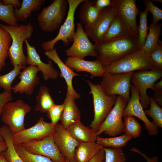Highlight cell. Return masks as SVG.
Listing matches in <instances>:
<instances>
[{
	"instance_id": "8fae6325",
	"label": "cell",
	"mask_w": 162,
	"mask_h": 162,
	"mask_svg": "<svg viewBox=\"0 0 162 162\" xmlns=\"http://www.w3.org/2000/svg\"><path fill=\"white\" fill-rule=\"evenodd\" d=\"M29 152L47 157L54 162H70L67 161L56 144L53 135L40 140H32L21 144Z\"/></svg>"
},
{
	"instance_id": "4dcf8cb0",
	"label": "cell",
	"mask_w": 162,
	"mask_h": 162,
	"mask_svg": "<svg viewBox=\"0 0 162 162\" xmlns=\"http://www.w3.org/2000/svg\"><path fill=\"white\" fill-rule=\"evenodd\" d=\"M131 138L125 134L110 138H104L98 136L96 141L98 144L104 148H122L125 146Z\"/></svg>"
},
{
	"instance_id": "816d5d0a",
	"label": "cell",
	"mask_w": 162,
	"mask_h": 162,
	"mask_svg": "<svg viewBox=\"0 0 162 162\" xmlns=\"http://www.w3.org/2000/svg\"><path fill=\"white\" fill-rule=\"evenodd\" d=\"M0 162H8L3 152L0 153Z\"/></svg>"
},
{
	"instance_id": "60d3db41",
	"label": "cell",
	"mask_w": 162,
	"mask_h": 162,
	"mask_svg": "<svg viewBox=\"0 0 162 162\" xmlns=\"http://www.w3.org/2000/svg\"><path fill=\"white\" fill-rule=\"evenodd\" d=\"M156 69L162 70V42L160 40L157 47L149 55Z\"/></svg>"
},
{
	"instance_id": "8992f818",
	"label": "cell",
	"mask_w": 162,
	"mask_h": 162,
	"mask_svg": "<svg viewBox=\"0 0 162 162\" xmlns=\"http://www.w3.org/2000/svg\"><path fill=\"white\" fill-rule=\"evenodd\" d=\"M31 107L21 99L8 102L4 106L1 116L2 121L8 126L12 134L25 128L24 118Z\"/></svg>"
},
{
	"instance_id": "484cf974",
	"label": "cell",
	"mask_w": 162,
	"mask_h": 162,
	"mask_svg": "<svg viewBox=\"0 0 162 162\" xmlns=\"http://www.w3.org/2000/svg\"><path fill=\"white\" fill-rule=\"evenodd\" d=\"M0 135L7 145V149L3 153L8 162H24L17 152L13 143L12 134L9 127L4 125L0 127Z\"/></svg>"
},
{
	"instance_id": "db71d44e",
	"label": "cell",
	"mask_w": 162,
	"mask_h": 162,
	"mask_svg": "<svg viewBox=\"0 0 162 162\" xmlns=\"http://www.w3.org/2000/svg\"><path fill=\"white\" fill-rule=\"evenodd\" d=\"M2 2V0H0V3Z\"/></svg>"
},
{
	"instance_id": "d590c367",
	"label": "cell",
	"mask_w": 162,
	"mask_h": 162,
	"mask_svg": "<svg viewBox=\"0 0 162 162\" xmlns=\"http://www.w3.org/2000/svg\"><path fill=\"white\" fill-rule=\"evenodd\" d=\"M14 146L17 152L24 162H54L46 157L29 152L21 144Z\"/></svg>"
},
{
	"instance_id": "7dc6e473",
	"label": "cell",
	"mask_w": 162,
	"mask_h": 162,
	"mask_svg": "<svg viewBox=\"0 0 162 162\" xmlns=\"http://www.w3.org/2000/svg\"><path fill=\"white\" fill-rule=\"evenodd\" d=\"M2 2L4 4L12 5L15 8H20L21 4L18 0H3Z\"/></svg>"
},
{
	"instance_id": "2e32d148",
	"label": "cell",
	"mask_w": 162,
	"mask_h": 162,
	"mask_svg": "<svg viewBox=\"0 0 162 162\" xmlns=\"http://www.w3.org/2000/svg\"><path fill=\"white\" fill-rule=\"evenodd\" d=\"M53 137L58 149L66 159L70 162H75L74 153L80 142L59 124L56 125Z\"/></svg>"
},
{
	"instance_id": "ee69618b",
	"label": "cell",
	"mask_w": 162,
	"mask_h": 162,
	"mask_svg": "<svg viewBox=\"0 0 162 162\" xmlns=\"http://www.w3.org/2000/svg\"><path fill=\"white\" fill-rule=\"evenodd\" d=\"M95 5L100 11L106 8L112 7V0H95Z\"/></svg>"
},
{
	"instance_id": "e0dca14e",
	"label": "cell",
	"mask_w": 162,
	"mask_h": 162,
	"mask_svg": "<svg viewBox=\"0 0 162 162\" xmlns=\"http://www.w3.org/2000/svg\"><path fill=\"white\" fill-rule=\"evenodd\" d=\"M117 13L127 25L133 35L138 38L136 18L139 10L136 0H112V5Z\"/></svg>"
},
{
	"instance_id": "f546056e",
	"label": "cell",
	"mask_w": 162,
	"mask_h": 162,
	"mask_svg": "<svg viewBox=\"0 0 162 162\" xmlns=\"http://www.w3.org/2000/svg\"><path fill=\"white\" fill-rule=\"evenodd\" d=\"M36 98L35 111L46 113L50 108L55 104L49 89L45 85L40 86Z\"/></svg>"
},
{
	"instance_id": "ab89813d",
	"label": "cell",
	"mask_w": 162,
	"mask_h": 162,
	"mask_svg": "<svg viewBox=\"0 0 162 162\" xmlns=\"http://www.w3.org/2000/svg\"><path fill=\"white\" fill-rule=\"evenodd\" d=\"M63 107V104H55L47 112V116L50 119V122L53 125H56L60 120Z\"/></svg>"
},
{
	"instance_id": "bcb514c9",
	"label": "cell",
	"mask_w": 162,
	"mask_h": 162,
	"mask_svg": "<svg viewBox=\"0 0 162 162\" xmlns=\"http://www.w3.org/2000/svg\"><path fill=\"white\" fill-rule=\"evenodd\" d=\"M105 159V152L104 148L96 154L89 162H104Z\"/></svg>"
},
{
	"instance_id": "f907efd6",
	"label": "cell",
	"mask_w": 162,
	"mask_h": 162,
	"mask_svg": "<svg viewBox=\"0 0 162 162\" xmlns=\"http://www.w3.org/2000/svg\"><path fill=\"white\" fill-rule=\"evenodd\" d=\"M7 145L4 141L0 142V153L5 151L7 149Z\"/></svg>"
},
{
	"instance_id": "3957f363",
	"label": "cell",
	"mask_w": 162,
	"mask_h": 162,
	"mask_svg": "<svg viewBox=\"0 0 162 162\" xmlns=\"http://www.w3.org/2000/svg\"><path fill=\"white\" fill-rule=\"evenodd\" d=\"M104 73H118L156 68L154 64L142 49L104 67Z\"/></svg>"
},
{
	"instance_id": "74e56055",
	"label": "cell",
	"mask_w": 162,
	"mask_h": 162,
	"mask_svg": "<svg viewBox=\"0 0 162 162\" xmlns=\"http://www.w3.org/2000/svg\"><path fill=\"white\" fill-rule=\"evenodd\" d=\"M0 20L9 26H19L17 23L18 21L15 16L14 7L10 4H4L2 2L0 3Z\"/></svg>"
},
{
	"instance_id": "f1b7e54d",
	"label": "cell",
	"mask_w": 162,
	"mask_h": 162,
	"mask_svg": "<svg viewBox=\"0 0 162 162\" xmlns=\"http://www.w3.org/2000/svg\"><path fill=\"white\" fill-rule=\"evenodd\" d=\"M161 23L154 24L152 23L148 27L149 33L142 48L148 56L158 45L160 40L159 38L161 34Z\"/></svg>"
},
{
	"instance_id": "c3c4849f",
	"label": "cell",
	"mask_w": 162,
	"mask_h": 162,
	"mask_svg": "<svg viewBox=\"0 0 162 162\" xmlns=\"http://www.w3.org/2000/svg\"><path fill=\"white\" fill-rule=\"evenodd\" d=\"M153 99L160 107L162 105V90L155 91Z\"/></svg>"
},
{
	"instance_id": "44dd1931",
	"label": "cell",
	"mask_w": 162,
	"mask_h": 162,
	"mask_svg": "<svg viewBox=\"0 0 162 162\" xmlns=\"http://www.w3.org/2000/svg\"><path fill=\"white\" fill-rule=\"evenodd\" d=\"M65 63L76 72H86L93 77H102L104 74V68L98 61H86L77 58L68 57Z\"/></svg>"
},
{
	"instance_id": "277c9868",
	"label": "cell",
	"mask_w": 162,
	"mask_h": 162,
	"mask_svg": "<svg viewBox=\"0 0 162 162\" xmlns=\"http://www.w3.org/2000/svg\"><path fill=\"white\" fill-rule=\"evenodd\" d=\"M86 81L89 86V93L93 96L94 117L90 126L96 132L100 124L104 121L114 106L117 96L106 95L99 84L95 85L89 80Z\"/></svg>"
},
{
	"instance_id": "7c38bea8",
	"label": "cell",
	"mask_w": 162,
	"mask_h": 162,
	"mask_svg": "<svg viewBox=\"0 0 162 162\" xmlns=\"http://www.w3.org/2000/svg\"><path fill=\"white\" fill-rule=\"evenodd\" d=\"M56 126L51 122L45 121L44 118L41 117L33 126L12 134L13 143L16 145L30 140H41L47 136L53 135Z\"/></svg>"
},
{
	"instance_id": "5b68a950",
	"label": "cell",
	"mask_w": 162,
	"mask_h": 162,
	"mask_svg": "<svg viewBox=\"0 0 162 162\" xmlns=\"http://www.w3.org/2000/svg\"><path fill=\"white\" fill-rule=\"evenodd\" d=\"M68 4V0H54L44 8L37 17L39 26L43 31L51 32L61 26L65 16Z\"/></svg>"
},
{
	"instance_id": "603a6c76",
	"label": "cell",
	"mask_w": 162,
	"mask_h": 162,
	"mask_svg": "<svg viewBox=\"0 0 162 162\" xmlns=\"http://www.w3.org/2000/svg\"><path fill=\"white\" fill-rule=\"evenodd\" d=\"M132 35L127 25L117 13L112 20L101 42L125 38Z\"/></svg>"
},
{
	"instance_id": "9c48e42d",
	"label": "cell",
	"mask_w": 162,
	"mask_h": 162,
	"mask_svg": "<svg viewBox=\"0 0 162 162\" xmlns=\"http://www.w3.org/2000/svg\"><path fill=\"white\" fill-rule=\"evenodd\" d=\"M128 101L123 97L117 96L116 103L104 121L100 124L96 132L97 136L103 133L114 137L123 132V113Z\"/></svg>"
},
{
	"instance_id": "d6a6232c",
	"label": "cell",
	"mask_w": 162,
	"mask_h": 162,
	"mask_svg": "<svg viewBox=\"0 0 162 162\" xmlns=\"http://www.w3.org/2000/svg\"><path fill=\"white\" fill-rule=\"evenodd\" d=\"M123 117V132L132 138L138 137L141 132V127L140 124L134 116H126Z\"/></svg>"
},
{
	"instance_id": "681fc988",
	"label": "cell",
	"mask_w": 162,
	"mask_h": 162,
	"mask_svg": "<svg viewBox=\"0 0 162 162\" xmlns=\"http://www.w3.org/2000/svg\"><path fill=\"white\" fill-rule=\"evenodd\" d=\"M153 88L154 91L162 90V79L161 80L158 82L154 83Z\"/></svg>"
},
{
	"instance_id": "f5cc1de1",
	"label": "cell",
	"mask_w": 162,
	"mask_h": 162,
	"mask_svg": "<svg viewBox=\"0 0 162 162\" xmlns=\"http://www.w3.org/2000/svg\"><path fill=\"white\" fill-rule=\"evenodd\" d=\"M4 141V140L3 137L0 135V142H3Z\"/></svg>"
},
{
	"instance_id": "83f0119b",
	"label": "cell",
	"mask_w": 162,
	"mask_h": 162,
	"mask_svg": "<svg viewBox=\"0 0 162 162\" xmlns=\"http://www.w3.org/2000/svg\"><path fill=\"white\" fill-rule=\"evenodd\" d=\"M45 1L44 0H23L20 7L14 9L16 18L18 21H25L32 12L39 10Z\"/></svg>"
},
{
	"instance_id": "f35d334b",
	"label": "cell",
	"mask_w": 162,
	"mask_h": 162,
	"mask_svg": "<svg viewBox=\"0 0 162 162\" xmlns=\"http://www.w3.org/2000/svg\"><path fill=\"white\" fill-rule=\"evenodd\" d=\"M105 162H125L126 158L122 148L103 147Z\"/></svg>"
},
{
	"instance_id": "4fadbf2b",
	"label": "cell",
	"mask_w": 162,
	"mask_h": 162,
	"mask_svg": "<svg viewBox=\"0 0 162 162\" xmlns=\"http://www.w3.org/2000/svg\"><path fill=\"white\" fill-rule=\"evenodd\" d=\"M77 29L71 46L65 51L68 57L83 59L86 56L95 57V45L90 41L82 24L77 23Z\"/></svg>"
},
{
	"instance_id": "7a4b0ae2",
	"label": "cell",
	"mask_w": 162,
	"mask_h": 162,
	"mask_svg": "<svg viewBox=\"0 0 162 162\" xmlns=\"http://www.w3.org/2000/svg\"><path fill=\"white\" fill-rule=\"evenodd\" d=\"M0 25L9 34L12 39L8 52L11 64L13 67L18 65L25 68L26 57L23 51V43L31 38L34 30L33 26L30 23L17 26L1 24Z\"/></svg>"
},
{
	"instance_id": "4316f807",
	"label": "cell",
	"mask_w": 162,
	"mask_h": 162,
	"mask_svg": "<svg viewBox=\"0 0 162 162\" xmlns=\"http://www.w3.org/2000/svg\"><path fill=\"white\" fill-rule=\"evenodd\" d=\"M79 17L84 26L94 21L98 16L100 11L96 7L95 0H84L80 4Z\"/></svg>"
},
{
	"instance_id": "f6af8a7d",
	"label": "cell",
	"mask_w": 162,
	"mask_h": 162,
	"mask_svg": "<svg viewBox=\"0 0 162 162\" xmlns=\"http://www.w3.org/2000/svg\"><path fill=\"white\" fill-rule=\"evenodd\" d=\"M130 150L140 155L146 159L147 162H158V158L157 156L149 157L145 153L141 152L139 149L134 147L131 148Z\"/></svg>"
},
{
	"instance_id": "1f68e13d",
	"label": "cell",
	"mask_w": 162,
	"mask_h": 162,
	"mask_svg": "<svg viewBox=\"0 0 162 162\" xmlns=\"http://www.w3.org/2000/svg\"><path fill=\"white\" fill-rule=\"evenodd\" d=\"M9 34L0 25V72L6 65L9 49L12 43Z\"/></svg>"
},
{
	"instance_id": "d6986e66",
	"label": "cell",
	"mask_w": 162,
	"mask_h": 162,
	"mask_svg": "<svg viewBox=\"0 0 162 162\" xmlns=\"http://www.w3.org/2000/svg\"><path fill=\"white\" fill-rule=\"evenodd\" d=\"M25 42L27 51V64L37 67L41 72L44 81H46L50 79H56L58 76V73L53 67L52 61L50 60L47 63L43 62L35 47L30 45L28 40Z\"/></svg>"
},
{
	"instance_id": "52a82bcc",
	"label": "cell",
	"mask_w": 162,
	"mask_h": 162,
	"mask_svg": "<svg viewBox=\"0 0 162 162\" xmlns=\"http://www.w3.org/2000/svg\"><path fill=\"white\" fill-rule=\"evenodd\" d=\"M134 72L105 73L99 85L107 95L121 96L128 101L130 98L131 78Z\"/></svg>"
},
{
	"instance_id": "6da1fadb",
	"label": "cell",
	"mask_w": 162,
	"mask_h": 162,
	"mask_svg": "<svg viewBox=\"0 0 162 162\" xmlns=\"http://www.w3.org/2000/svg\"><path fill=\"white\" fill-rule=\"evenodd\" d=\"M94 45L96 60L104 67L109 65L140 49L138 38L132 35Z\"/></svg>"
},
{
	"instance_id": "ba28073f",
	"label": "cell",
	"mask_w": 162,
	"mask_h": 162,
	"mask_svg": "<svg viewBox=\"0 0 162 162\" xmlns=\"http://www.w3.org/2000/svg\"><path fill=\"white\" fill-rule=\"evenodd\" d=\"M68 10L66 18L61 26L58 33L54 39L42 43L41 46L45 51L54 48L55 44L58 41H62L64 46H67L73 41L75 31L74 15L78 6L84 0H68Z\"/></svg>"
},
{
	"instance_id": "9a60e30c",
	"label": "cell",
	"mask_w": 162,
	"mask_h": 162,
	"mask_svg": "<svg viewBox=\"0 0 162 162\" xmlns=\"http://www.w3.org/2000/svg\"><path fill=\"white\" fill-rule=\"evenodd\" d=\"M131 96L124 109L123 117L131 116L137 117L144 123L150 135H156L158 133V128L147 117L140 102L139 91L133 84L131 85Z\"/></svg>"
},
{
	"instance_id": "7bdbcfd3",
	"label": "cell",
	"mask_w": 162,
	"mask_h": 162,
	"mask_svg": "<svg viewBox=\"0 0 162 162\" xmlns=\"http://www.w3.org/2000/svg\"><path fill=\"white\" fill-rule=\"evenodd\" d=\"M12 100L11 92L4 91L0 93V118L3 109L5 105Z\"/></svg>"
},
{
	"instance_id": "8d00e7d4",
	"label": "cell",
	"mask_w": 162,
	"mask_h": 162,
	"mask_svg": "<svg viewBox=\"0 0 162 162\" xmlns=\"http://www.w3.org/2000/svg\"><path fill=\"white\" fill-rule=\"evenodd\" d=\"M14 69L9 73L0 75V87L2 88L5 91L11 92L12 83L16 76L19 74L21 69L24 68L18 65L14 67Z\"/></svg>"
},
{
	"instance_id": "ac0fdd59",
	"label": "cell",
	"mask_w": 162,
	"mask_h": 162,
	"mask_svg": "<svg viewBox=\"0 0 162 162\" xmlns=\"http://www.w3.org/2000/svg\"><path fill=\"white\" fill-rule=\"evenodd\" d=\"M39 71L38 68L34 66L29 65L24 68L19 74L20 81L12 87L14 93L19 92L31 95L40 81V78L37 75Z\"/></svg>"
},
{
	"instance_id": "7402d4cb",
	"label": "cell",
	"mask_w": 162,
	"mask_h": 162,
	"mask_svg": "<svg viewBox=\"0 0 162 162\" xmlns=\"http://www.w3.org/2000/svg\"><path fill=\"white\" fill-rule=\"evenodd\" d=\"M75 99L67 92L63 103L64 107L60 120L61 124L66 129L74 124L80 121V112Z\"/></svg>"
},
{
	"instance_id": "ffe728a7",
	"label": "cell",
	"mask_w": 162,
	"mask_h": 162,
	"mask_svg": "<svg viewBox=\"0 0 162 162\" xmlns=\"http://www.w3.org/2000/svg\"><path fill=\"white\" fill-rule=\"evenodd\" d=\"M44 54L50 60L54 62L59 68L61 71L60 76L64 78L67 84V92L75 99L80 98V94L75 91L72 84L73 78L79 76L80 75L75 73L72 69L62 62L58 55L56 48L45 51Z\"/></svg>"
},
{
	"instance_id": "836d02e7",
	"label": "cell",
	"mask_w": 162,
	"mask_h": 162,
	"mask_svg": "<svg viewBox=\"0 0 162 162\" xmlns=\"http://www.w3.org/2000/svg\"><path fill=\"white\" fill-rule=\"evenodd\" d=\"M148 12L146 9L143 11H139L140 20L139 26L138 27V43L140 49L142 48L148 34L147 16Z\"/></svg>"
},
{
	"instance_id": "5bb4252c",
	"label": "cell",
	"mask_w": 162,
	"mask_h": 162,
	"mask_svg": "<svg viewBox=\"0 0 162 162\" xmlns=\"http://www.w3.org/2000/svg\"><path fill=\"white\" fill-rule=\"evenodd\" d=\"M117 13L112 7L101 10L96 19L90 24L84 26V30L88 38L95 44L101 42L102 38Z\"/></svg>"
},
{
	"instance_id": "cb8c5ba5",
	"label": "cell",
	"mask_w": 162,
	"mask_h": 162,
	"mask_svg": "<svg viewBox=\"0 0 162 162\" xmlns=\"http://www.w3.org/2000/svg\"><path fill=\"white\" fill-rule=\"evenodd\" d=\"M103 148L95 142H80L74 153L75 162H89Z\"/></svg>"
},
{
	"instance_id": "b9f144b4",
	"label": "cell",
	"mask_w": 162,
	"mask_h": 162,
	"mask_svg": "<svg viewBox=\"0 0 162 162\" xmlns=\"http://www.w3.org/2000/svg\"><path fill=\"white\" fill-rule=\"evenodd\" d=\"M144 2L146 9L148 12H151L152 15L153 20L152 23L157 24L159 21L162 19V10L154 4L152 1L145 0Z\"/></svg>"
},
{
	"instance_id": "d4e9b609",
	"label": "cell",
	"mask_w": 162,
	"mask_h": 162,
	"mask_svg": "<svg viewBox=\"0 0 162 162\" xmlns=\"http://www.w3.org/2000/svg\"><path fill=\"white\" fill-rule=\"evenodd\" d=\"M67 130L80 142H95L98 136L96 132L84 125L81 121L73 124Z\"/></svg>"
},
{
	"instance_id": "e575fe53",
	"label": "cell",
	"mask_w": 162,
	"mask_h": 162,
	"mask_svg": "<svg viewBox=\"0 0 162 162\" xmlns=\"http://www.w3.org/2000/svg\"><path fill=\"white\" fill-rule=\"evenodd\" d=\"M150 107L148 110H146L145 111L146 115L150 117L153 119L152 122L157 127H162V109L153 99L149 97Z\"/></svg>"
},
{
	"instance_id": "30bf717a",
	"label": "cell",
	"mask_w": 162,
	"mask_h": 162,
	"mask_svg": "<svg viewBox=\"0 0 162 162\" xmlns=\"http://www.w3.org/2000/svg\"><path fill=\"white\" fill-rule=\"evenodd\" d=\"M162 76V70L158 69L139 70L133 73L131 82L138 90L140 103L143 109H147L150 104L147 89L150 88L154 91V84Z\"/></svg>"
}]
</instances>
